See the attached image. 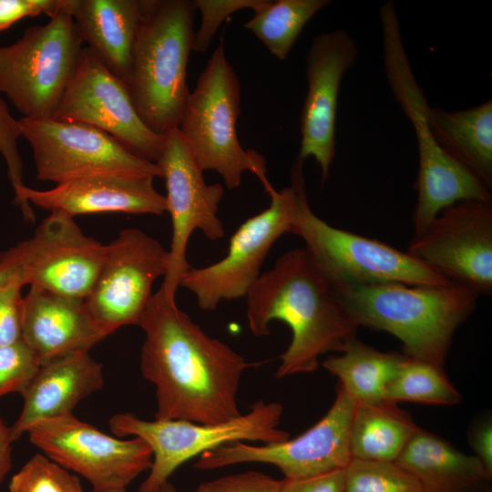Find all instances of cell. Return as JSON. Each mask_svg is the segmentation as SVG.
Segmentation results:
<instances>
[{"label": "cell", "mask_w": 492, "mask_h": 492, "mask_svg": "<svg viewBox=\"0 0 492 492\" xmlns=\"http://www.w3.org/2000/svg\"><path fill=\"white\" fill-rule=\"evenodd\" d=\"M384 401L451 405L458 404L461 395L444 368L405 355L385 388Z\"/></svg>", "instance_id": "f1b7e54d"}, {"label": "cell", "mask_w": 492, "mask_h": 492, "mask_svg": "<svg viewBox=\"0 0 492 492\" xmlns=\"http://www.w3.org/2000/svg\"><path fill=\"white\" fill-rule=\"evenodd\" d=\"M139 326L145 333L140 369L156 387V420L216 424L241 415L237 393L251 364L240 354L209 336L160 290Z\"/></svg>", "instance_id": "6da1fadb"}, {"label": "cell", "mask_w": 492, "mask_h": 492, "mask_svg": "<svg viewBox=\"0 0 492 492\" xmlns=\"http://www.w3.org/2000/svg\"><path fill=\"white\" fill-rule=\"evenodd\" d=\"M356 402L338 384L324 416L301 436L261 446L234 442L205 451L194 466L209 470L240 463L277 466L284 478L312 477L344 469L352 459L350 428Z\"/></svg>", "instance_id": "30bf717a"}, {"label": "cell", "mask_w": 492, "mask_h": 492, "mask_svg": "<svg viewBox=\"0 0 492 492\" xmlns=\"http://www.w3.org/2000/svg\"><path fill=\"white\" fill-rule=\"evenodd\" d=\"M157 164L165 180L167 211L172 225L168 269L159 290L167 299L175 301L180 281L191 268L186 257L191 233L199 230L210 241L220 240L225 234L218 215L224 188L220 183L205 181L203 170L179 128L165 135Z\"/></svg>", "instance_id": "7c38bea8"}, {"label": "cell", "mask_w": 492, "mask_h": 492, "mask_svg": "<svg viewBox=\"0 0 492 492\" xmlns=\"http://www.w3.org/2000/svg\"><path fill=\"white\" fill-rule=\"evenodd\" d=\"M26 283L85 300L101 270L106 245L85 235L73 216L53 210L22 241Z\"/></svg>", "instance_id": "d6986e66"}, {"label": "cell", "mask_w": 492, "mask_h": 492, "mask_svg": "<svg viewBox=\"0 0 492 492\" xmlns=\"http://www.w3.org/2000/svg\"><path fill=\"white\" fill-rule=\"evenodd\" d=\"M90 492H128L126 490V487H114V488H107V489H92Z\"/></svg>", "instance_id": "ee69618b"}, {"label": "cell", "mask_w": 492, "mask_h": 492, "mask_svg": "<svg viewBox=\"0 0 492 492\" xmlns=\"http://www.w3.org/2000/svg\"><path fill=\"white\" fill-rule=\"evenodd\" d=\"M359 326L395 336L408 357L444 368L456 328L474 311L477 294L455 283L333 285Z\"/></svg>", "instance_id": "3957f363"}, {"label": "cell", "mask_w": 492, "mask_h": 492, "mask_svg": "<svg viewBox=\"0 0 492 492\" xmlns=\"http://www.w3.org/2000/svg\"><path fill=\"white\" fill-rule=\"evenodd\" d=\"M67 4L46 25L0 46V92L23 118H53L77 70L83 43Z\"/></svg>", "instance_id": "ba28073f"}, {"label": "cell", "mask_w": 492, "mask_h": 492, "mask_svg": "<svg viewBox=\"0 0 492 492\" xmlns=\"http://www.w3.org/2000/svg\"><path fill=\"white\" fill-rule=\"evenodd\" d=\"M240 102V80L220 42L190 92L179 129L201 169L218 172L227 189L240 187L248 170L267 190L264 158L244 149L237 137Z\"/></svg>", "instance_id": "52a82bcc"}, {"label": "cell", "mask_w": 492, "mask_h": 492, "mask_svg": "<svg viewBox=\"0 0 492 492\" xmlns=\"http://www.w3.org/2000/svg\"><path fill=\"white\" fill-rule=\"evenodd\" d=\"M464 492H492V488L487 483V484L476 487L474 488L468 489L466 491H464Z\"/></svg>", "instance_id": "b9f144b4"}, {"label": "cell", "mask_w": 492, "mask_h": 492, "mask_svg": "<svg viewBox=\"0 0 492 492\" xmlns=\"http://www.w3.org/2000/svg\"><path fill=\"white\" fill-rule=\"evenodd\" d=\"M9 492H84L79 478L47 456L36 454L15 473Z\"/></svg>", "instance_id": "4dcf8cb0"}, {"label": "cell", "mask_w": 492, "mask_h": 492, "mask_svg": "<svg viewBox=\"0 0 492 492\" xmlns=\"http://www.w3.org/2000/svg\"><path fill=\"white\" fill-rule=\"evenodd\" d=\"M140 7L128 89L145 125L165 136L179 128L190 95L196 8L190 0H140Z\"/></svg>", "instance_id": "277c9868"}, {"label": "cell", "mask_w": 492, "mask_h": 492, "mask_svg": "<svg viewBox=\"0 0 492 492\" xmlns=\"http://www.w3.org/2000/svg\"><path fill=\"white\" fill-rule=\"evenodd\" d=\"M329 0H268L244 27L279 60H285L306 24Z\"/></svg>", "instance_id": "83f0119b"}, {"label": "cell", "mask_w": 492, "mask_h": 492, "mask_svg": "<svg viewBox=\"0 0 492 492\" xmlns=\"http://www.w3.org/2000/svg\"><path fill=\"white\" fill-rule=\"evenodd\" d=\"M282 406L259 400L250 412L216 424L187 420L146 421L132 414H117L109 420L117 436L139 437L150 447L153 461L138 492H158L184 462L220 446L234 442L280 443L290 438L280 429Z\"/></svg>", "instance_id": "9c48e42d"}, {"label": "cell", "mask_w": 492, "mask_h": 492, "mask_svg": "<svg viewBox=\"0 0 492 492\" xmlns=\"http://www.w3.org/2000/svg\"><path fill=\"white\" fill-rule=\"evenodd\" d=\"M158 492H178V490L169 481L166 482Z\"/></svg>", "instance_id": "7bdbcfd3"}, {"label": "cell", "mask_w": 492, "mask_h": 492, "mask_svg": "<svg viewBox=\"0 0 492 492\" xmlns=\"http://www.w3.org/2000/svg\"><path fill=\"white\" fill-rule=\"evenodd\" d=\"M154 177L107 172L74 179L47 190L27 186L15 191L13 203L26 221H35L31 204L46 210H63L75 217L99 212H125L161 216L166 197L153 185Z\"/></svg>", "instance_id": "ffe728a7"}, {"label": "cell", "mask_w": 492, "mask_h": 492, "mask_svg": "<svg viewBox=\"0 0 492 492\" xmlns=\"http://www.w3.org/2000/svg\"><path fill=\"white\" fill-rule=\"evenodd\" d=\"M12 443L10 428L0 417V485L12 467Z\"/></svg>", "instance_id": "60d3db41"}, {"label": "cell", "mask_w": 492, "mask_h": 492, "mask_svg": "<svg viewBox=\"0 0 492 492\" xmlns=\"http://www.w3.org/2000/svg\"><path fill=\"white\" fill-rule=\"evenodd\" d=\"M470 445L475 456L492 475V425L491 420H486L474 426L470 433Z\"/></svg>", "instance_id": "f35d334b"}, {"label": "cell", "mask_w": 492, "mask_h": 492, "mask_svg": "<svg viewBox=\"0 0 492 492\" xmlns=\"http://www.w3.org/2000/svg\"><path fill=\"white\" fill-rule=\"evenodd\" d=\"M22 137L30 144L36 179L60 184L97 173L162 178L160 167L139 159L109 134L87 124L22 118Z\"/></svg>", "instance_id": "8fae6325"}, {"label": "cell", "mask_w": 492, "mask_h": 492, "mask_svg": "<svg viewBox=\"0 0 492 492\" xmlns=\"http://www.w3.org/2000/svg\"><path fill=\"white\" fill-rule=\"evenodd\" d=\"M386 79L395 100L412 123L418 146L417 201L412 220L415 234L424 231L446 207L462 200L492 203L491 191L437 144L427 122L429 105L412 71L395 4L379 11Z\"/></svg>", "instance_id": "5b68a950"}, {"label": "cell", "mask_w": 492, "mask_h": 492, "mask_svg": "<svg viewBox=\"0 0 492 492\" xmlns=\"http://www.w3.org/2000/svg\"><path fill=\"white\" fill-rule=\"evenodd\" d=\"M267 0H195L196 10L201 15V24L195 32L193 50L204 52L220 25L230 15L244 8L259 10Z\"/></svg>", "instance_id": "d6a6232c"}, {"label": "cell", "mask_w": 492, "mask_h": 492, "mask_svg": "<svg viewBox=\"0 0 492 492\" xmlns=\"http://www.w3.org/2000/svg\"><path fill=\"white\" fill-rule=\"evenodd\" d=\"M395 462L417 480L423 492H464L492 477L475 456L420 427Z\"/></svg>", "instance_id": "cb8c5ba5"}, {"label": "cell", "mask_w": 492, "mask_h": 492, "mask_svg": "<svg viewBox=\"0 0 492 492\" xmlns=\"http://www.w3.org/2000/svg\"><path fill=\"white\" fill-rule=\"evenodd\" d=\"M303 162L296 157L292 164V210L289 232L304 241L312 261L332 285L452 283L406 251L333 227L315 215L307 199Z\"/></svg>", "instance_id": "8992f818"}, {"label": "cell", "mask_w": 492, "mask_h": 492, "mask_svg": "<svg viewBox=\"0 0 492 492\" xmlns=\"http://www.w3.org/2000/svg\"><path fill=\"white\" fill-rule=\"evenodd\" d=\"M15 279L26 283L21 242L0 253V286Z\"/></svg>", "instance_id": "ab89813d"}, {"label": "cell", "mask_w": 492, "mask_h": 492, "mask_svg": "<svg viewBox=\"0 0 492 492\" xmlns=\"http://www.w3.org/2000/svg\"><path fill=\"white\" fill-rule=\"evenodd\" d=\"M52 118L95 127L147 161L157 163L163 151L165 136L145 125L128 87L87 46Z\"/></svg>", "instance_id": "2e32d148"}, {"label": "cell", "mask_w": 492, "mask_h": 492, "mask_svg": "<svg viewBox=\"0 0 492 492\" xmlns=\"http://www.w3.org/2000/svg\"><path fill=\"white\" fill-rule=\"evenodd\" d=\"M168 262L169 251L137 228L122 230L106 245L101 270L84 302L107 335L126 325L139 326L152 286L165 276Z\"/></svg>", "instance_id": "4fadbf2b"}, {"label": "cell", "mask_w": 492, "mask_h": 492, "mask_svg": "<svg viewBox=\"0 0 492 492\" xmlns=\"http://www.w3.org/2000/svg\"><path fill=\"white\" fill-rule=\"evenodd\" d=\"M340 355L331 356L323 366L339 378V385L356 402L384 401L385 388L399 370L405 355L384 353L354 336L341 346Z\"/></svg>", "instance_id": "484cf974"}, {"label": "cell", "mask_w": 492, "mask_h": 492, "mask_svg": "<svg viewBox=\"0 0 492 492\" xmlns=\"http://www.w3.org/2000/svg\"><path fill=\"white\" fill-rule=\"evenodd\" d=\"M417 428L395 403H356L350 428L352 458L395 462Z\"/></svg>", "instance_id": "4316f807"}, {"label": "cell", "mask_w": 492, "mask_h": 492, "mask_svg": "<svg viewBox=\"0 0 492 492\" xmlns=\"http://www.w3.org/2000/svg\"><path fill=\"white\" fill-rule=\"evenodd\" d=\"M103 384L102 365L88 352L69 354L42 364L22 394V412L9 427L12 441L38 422L72 414L81 400Z\"/></svg>", "instance_id": "7402d4cb"}, {"label": "cell", "mask_w": 492, "mask_h": 492, "mask_svg": "<svg viewBox=\"0 0 492 492\" xmlns=\"http://www.w3.org/2000/svg\"><path fill=\"white\" fill-rule=\"evenodd\" d=\"M477 295L492 291V203L462 200L445 208L406 251Z\"/></svg>", "instance_id": "9a60e30c"}, {"label": "cell", "mask_w": 492, "mask_h": 492, "mask_svg": "<svg viewBox=\"0 0 492 492\" xmlns=\"http://www.w3.org/2000/svg\"><path fill=\"white\" fill-rule=\"evenodd\" d=\"M343 472V492H423L417 480L393 461L352 458Z\"/></svg>", "instance_id": "f546056e"}, {"label": "cell", "mask_w": 492, "mask_h": 492, "mask_svg": "<svg viewBox=\"0 0 492 492\" xmlns=\"http://www.w3.org/2000/svg\"><path fill=\"white\" fill-rule=\"evenodd\" d=\"M282 480L258 471H245L201 483L195 492H281Z\"/></svg>", "instance_id": "d590c367"}, {"label": "cell", "mask_w": 492, "mask_h": 492, "mask_svg": "<svg viewBox=\"0 0 492 492\" xmlns=\"http://www.w3.org/2000/svg\"><path fill=\"white\" fill-rule=\"evenodd\" d=\"M40 366L39 358L23 339L0 346V397L22 395Z\"/></svg>", "instance_id": "1f68e13d"}, {"label": "cell", "mask_w": 492, "mask_h": 492, "mask_svg": "<svg viewBox=\"0 0 492 492\" xmlns=\"http://www.w3.org/2000/svg\"><path fill=\"white\" fill-rule=\"evenodd\" d=\"M358 56L354 39L343 29L317 35L305 56L307 94L300 115L298 158H313L327 181L335 157L338 95L344 74Z\"/></svg>", "instance_id": "ac0fdd59"}, {"label": "cell", "mask_w": 492, "mask_h": 492, "mask_svg": "<svg viewBox=\"0 0 492 492\" xmlns=\"http://www.w3.org/2000/svg\"><path fill=\"white\" fill-rule=\"evenodd\" d=\"M245 297L253 335H269L274 320L291 329L292 340L280 356L277 379L314 372L322 354L339 352L358 329L304 248L281 255L270 270L261 273Z\"/></svg>", "instance_id": "7a4b0ae2"}, {"label": "cell", "mask_w": 492, "mask_h": 492, "mask_svg": "<svg viewBox=\"0 0 492 492\" xmlns=\"http://www.w3.org/2000/svg\"><path fill=\"white\" fill-rule=\"evenodd\" d=\"M24 279L13 280L0 286V346L22 339L24 297L21 290Z\"/></svg>", "instance_id": "836d02e7"}, {"label": "cell", "mask_w": 492, "mask_h": 492, "mask_svg": "<svg viewBox=\"0 0 492 492\" xmlns=\"http://www.w3.org/2000/svg\"><path fill=\"white\" fill-rule=\"evenodd\" d=\"M67 8L82 43L128 87L140 0H67Z\"/></svg>", "instance_id": "603a6c76"}, {"label": "cell", "mask_w": 492, "mask_h": 492, "mask_svg": "<svg viewBox=\"0 0 492 492\" xmlns=\"http://www.w3.org/2000/svg\"><path fill=\"white\" fill-rule=\"evenodd\" d=\"M27 433L48 458L85 477L93 489L126 487L152 466L143 439L110 436L72 414L38 422Z\"/></svg>", "instance_id": "5bb4252c"}, {"label": "cell", "mask_w": 492, "mask_h": 492, "mask_svg": "<svg viewBox=\"0 0 492 492\" xmlns=\"http://www.w3.org/2000/svg\"><path fill=\"white\" fill-rule=\"evenodd\" d=\"M429 128L440 148L492 189V100L465 110L430 107Z\"/></svg>", "instance_id": "d4e9b609"}, {"label": "cell", "mask_w": 492, "mask_h": 492, "mask_svg": "<svg viewBox=\"0 0 492 492\" xmlns=\"http://www.w3.org/2000/svg\"><path fill=\"white\" fill-rule=\"evenodd\" d=\"M343 469L299 479H282L281 492H343Z\"/></svg>", "instance_id": "74e56055"}, {"label": "cell", "mask_w": 492, "mask_h": 492, "mask_svg": "<svg viewBox=\"0 0 492 492\" xmlns=\"http://www.w3.org/2000/svg\"><path fill=\"white\" fill-rule=\"evenodd\" d=\"M108 335L88 314L84 300L30 286L24 297L22 339L41 365L89 350Z\"/></svg>", "instance_id": "44dd1931"}, {"label": "cell", "mask_w": 492, "mask_h": 492, "mask_svg": "<svg viewBox=\"0 0 492 492\" xmlns=\"http://www.w3.org/2000/svg\"><path fill=\"white\" fill-rule=\"evenodd\" d=\"M267 191L271 197L269 207L237 229L225 257L205 267H191L181 279L179 286L195 295L202 310L213 311L221 301L245 297L261 275L273 243L290 231L292 186L280 191L272 186Z\"/></svg>", "instance_id": "e0dca14e"}, {"label": "cell", "mask_w": 492, "mask_h": 492, "mask_svg": "<svg viewBox=\"0 0 492 492\" xmlns=\"http://www.w3.org/2000/svg\"><path fill=\"white\" fill-rule=\"evenodd\" d=\"M19 137H22L19 122L12 117L0 97V153L5 160L14 192L25 186L23 165L17 147Z\"/></svg>", "instance_id": "e575fe53"}, {"label": "cell", "mask_w": 492, "mask_h": 492, "mask_svg": "<svg viewBox=\"0 0 492 492\" xmlns=\"http://www.w3.org/2000/svg\"><path fill=\"white\" fill-rule=\"evenodd\" d=\"M64 5L65 0H0V31L26 17L41 14L52 17Z\"/></svg>", "instance_id": "8d00e7d4"}]
</instances>
